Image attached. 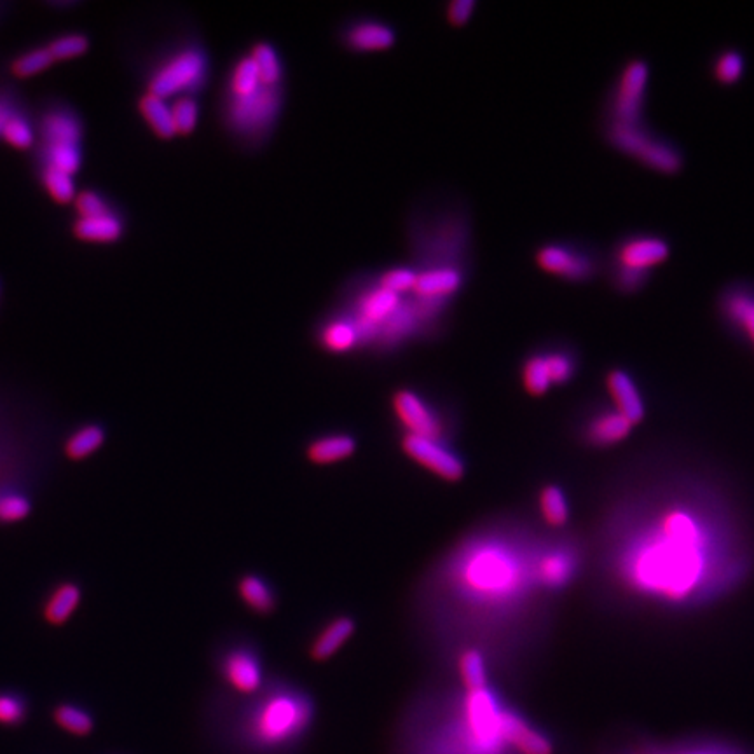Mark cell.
<instances>
[{
    "instance_id": "obj_23",
    "label": "cell",
    "mask_w": 754,
    "mask_h": 754,
    "mask_svg": "<svg viewBox=\"0 0 754 754\" xmlns=\"http://www.w3.org/2000/svg\"><path fill=\"white\" fill-rule=\"evenodd\" d=\"M44 145H79L83 138L81 123L69 110H53L42 119Z\"/></svg>"
},
{
    "instance_id": "obj_32",
    "label": "cell",
    "mask_w": 754,
    "mask_h": 754,
    "mask_svg": "<svg viewBox=\"0 0 754 754\" xmlns=\"http://www.w3.org/2000/svg\"><path fill=\"white\" fill-rule=\"evenodd\" d=\"M320 343L325 350L343 353V351L357 348L360 339H358L357 329L353 327V323L348 318H339V320L323 325Z\"/></svg>"
},
{
    "instance_id": "obj_34",
    "label": "cell",
    "mask_w": 754,
    "mask_h": 754,
    "mask_svg": "<svg viewBox=\"0 0 754 754\" xmlns=\"http://www.w3.org/2000/svg\"><path fill=\"white\" fill-rule=\"evenodd\" d=\"M522 384H524V390L533 397L545 395L554 386L543 353H536L526 360V364L522 367Z\"/></svg>"
},
{
    "instance_id": "obj_30",
    "label": "cell",
    "mask_w": 754,
    "mask_h": 754,
    "mask_svg": "<svg viewBox=\"0 0 754 754\" xmlns=\"http://www.w3.org/2000/svg\"><path fill=\"white\" fill-rule=\"evenodd\" d=\"M53 720L58 727L63 728L69 734L90 735L95 730V718L93 714L84 709V707L72 704V702H62L53 709Z\"/></svg>"
},
{
    "instance_id": "obj_33",
    "label": "cell",
    "mask_w": 754,
    "mask_h": 754,
    "mask_svg": "<svg viewBox=\"0 0 754 754\" xmlns=\"http://www.w3.org/2000/svg\"><path fill=\"white\" fill-rule=\"evenodd\" d=\"M458 667L467 692H479L487 688L486 662L477 648H468L461 653Z\"/></svg>"
},
{
    "instance_id": "obj_45",
    "label": "cell",
    "mask_w": 754,
    "mask_h": 754,
    "mask_svg": "<svg viewBox=\"0 0 754 754\" xmlns=\"http://www.w3.org/2000/svg\"><path fill=\"white\" fill-rule=\"evenodd\" d=\"M49 53L56 60H70V58H76L88 51V39L83 35H63L60 39L51 42L49 46Z\"/></svg>"
},
{
    "instance_id": "obj_41",
    "label": "cell",
    "mask_w": 754,
    "mask_h": 754,
    "mask_svg": "<svg viewBox=\"0 0 754 754\" xmlns=\"http://www.w3.org/2000/svg\"><path fill=\"white\" fill-rule=\"evenodd\" d=\"M53 62H55V58L51 56L48 48L34 49L27 55L20 56L13 63V74L18 77H32L44 72L53 65Z\"/></svg>"
},
{
    "instance_id": "obj_5",
    "label": "cell",
    "mask_w": 754,
    "mask_h": 754,
    "mask_svg": "<svg viewBox=\"0 0 754 754\" xmlns=\"http://www.w3.org/2000/svg\"><path fill=\"white\" fill-rule=\"evenodd\" d=\"M280 103V86L262 84L252 95L229 96L227 121L243 137H262L275 123Z\"/></svg>"
},
{
    "instance_id": "obj_47",
    "label": "cell",
    "mask_w": 754,
    "mask_h": 754,
    "mask_svg": "<svg viewBox=\"0 0 754 754\" xmlns=\"http://www.w3.org/2000/svg\"><path fill=\"white\" fill-rule=\"evenodd\" d=\"M416 278H418V273H416V271L407 268H397L386 271V273L379 278V283H381L384 288L391 290V292L402 295L405 294V292H412V288L416 285Z\"/></svg>"
},
{
    "instance_id": "obj_44",
    "label": "cell",
    "mask_w": 754,
    "mask_h": 754,
    "mask_svg": "<svg viewBox=\"0 0 754 754\" xmlns=\"http://www.w3.org/2000/svg\"><path fill=\"white\" fill-rule=\"evenodd\" d=\"M0 137L6 140L7 144L13 145L16 149H28L32 142H34V133L30 124L23 119V117L14 114L9 121H7L4 130L0 133Z\"/></svg>"
},
{
    "instance_id": "obj_10",
    "label": "cell",
    "mask_w": 754,
    "mask_h": 754,
    "mask_svg": "<svg viewBox=\"0 0 754 754\" xmlns=\"http://www.w3.org/2000/svg\"><path fill=\"white\" fill-rule=\"evenodd\" d=\"M219 671L227 685L243 695L262 686V665L257 653L248 646L236 645L220 655Z\"/></svg>"
},
{
    "instance_id": "obj_15",
    "label": "cell",
    "mask_w": 754,
    "mask_h": 754,
    "mask_svg": "<svg viewBox=\"0 0 754 754\" xmlns=\"http://www.w3.org/2000/svg\"><path fill=\"white\" fill-rule=\"evenodd\" d=\"M606 388L613 400V409L620 412L632 425H638L645 419L646 405L641 397L638 384L634 383L631 374L622 369H611L606 376Z\"/></svg>"
},
{
    "instance_id": "obj_31",
    "label": "cell",
    "mask_w": 754,
    "mask_h": 754,
    "mask_svg": "<svg viewBox=\"0 0 754 754\" xmlns=\"http://www.w3.org/2000/svg\"><path fill=\"white\" fill-rule=\"evenodd\" d=\"M538 508L543 521L547 522L550 528H563L569 521L568 498L559 486L549 484L543 487L538 496Z\"/></svg>"
},
{
    "instance_id": "obj_14",
    "label": "cell",
    "mask_w": 754,
    "mask_h": 754,
    "mask_svg": "<svg viewBox=\"0 0 754 754\" xmlns=\"http://www.w3.org/2000/svg\"><path fill=\"white\" fill-rule=\"evenodd\" d=\"M576 554L569 545L552 547L535 559V580L545 589L566 587L576 573Z\"/></svg>"
},
{
    "instance_id": "obj_7",
    "label": "cell",
    "mask_w": 754,
    "mask_h": 754,
    "mask_svg": "<svg viewBox=\"0 0 754 754\" xmlns=\"http://www.w3.org/2000/svg\"><path fill=\"white\" fill-rule=\"evenodd\" d=\"M650 79V67L645 60L634 58L625 65L618 77L617 88L611 100L613 123H643L646 88Z\"/></svg>"
},
{
    "instance_id": "obj_1",
    "label": "cell",
    "mask_w": 754,
    "mask_h": 754,
    "mask_svg": "<svg viewBox=\"0 0 754 754\" xmlns=\"http://www.w3.org/2000/svg\"><path fill=\"white\" fill-rule=\"evenodd\" d=\"M727 543V531L707 508L671 498L620 533L615 571L625 589L648 601L699 603L737 575Z\"/></svg>"
},
{
    "instance_id": "obj_39",
    "label": "cell",
    "mask_w": 754,
    "mask_h": 754,
    "mask_svg": "<svg viewBox=\"0 0 754 754\" xmlns=\"http://www.w3.org/2000/svg\"><path fill=\"white\" fill-rule=\"evenodd\" d=\"M172 109L173 126L177 135H187L196 128L198 123V103L191 96H179L175 102L170 105Z\"/></svg>"
},
{
    "instance_id": "obj_12",
    "label": "cell",
    "mask_w": 754,
    "mask_h": 754,
    "mask_svg": "<svg viewBox=\"0 0 754 754\" xmlns=\"http://www.w3.org/2000/svg\"><path fill=\"white\" fill-rule=\"evenodd\" d=\"M83 601V585L76 580H62L46 592L41 603V618L53 629L69 624Z\"/></svg>"
},
{
    "instance_id": "obj_42",
    "label": "cell",
    "mask_w": 754,
    "mask_h": 754,
    "mask_svg": "<svg viewBox=\"0 0 754 754\" xmlns=\"http://www.w3.org/2000/svg\"><path fill=\"white\" fill-rule=\"evenodd\" d=\"M744 72V56L739 51H723L714 62V76L720 83L732 84L739 81Z\"/></svg>"
},
{
    "instance_id": "obj_13",
    "label": "cell",
    "mask_w": 754,
    "mask_h": 754,
    "mask_svg": "<svg viewBox=\"0 0 754 754\" xmlns=\"http://www.w3.org/2000/svg\"><path fill=\"white\" fill-rule=\"evenodd\" d=\"M669 243L659 236H636L622 241L615 254L617 266L652 271L669 257Z\"/></svg>"
},
{
    "instance_id": "obj_35",
    "label": "cell",
    "mask_w": 754,
    "mask_h": 754,
    "mask_svg": "<svg viewBox=\"0 0 754 754\" xmlns=\"http://www.w3.org/2000/svg\"><path fill=\"white\" fill-rule=\"evenodd\" d=\"M261 74L252 56L241 58L229 79V96H248L262 86Z\"/></svg>"
},
{
    "instance_id": "obj_20",
    "label": "cell",
    "mask_w": 754,
    "mask_h": 754,
    "mask_svg": "<svg viewBox=\"0 0 754 754\" xmlns=\"http://www.w3.org/2000/svg\"><path fill=\"white\" fill-rule=\"evenodd\" d=\"M355 629H357V624L351 617H337L330 620L329 624L316 634V638L309 646V657L315 662L332 659L346 645V641L355 634Z\"/></svg>"
},
{
    "instance_id": "obj_27",
    "label": "cell",
    "mask_w": 754,
    "mask_h": 754,
    "mask_svg": "<svg viewBox=\"0 0 754 754\" xmlns=\"http://www.w3.org/2000/svg\"><path fill=\"white\" fill-rule=\"evenodd\" d=\"M74 233L79 240L112 243L123 234V224L114 213L107 212L98 217L77 220Z\"/></svg>"
},
{
    "instance_id": "obj_22",
    "label": "cell",
    "mask_w": 754,
    "mask_h": 754,
    "mask_svg": "<svg viewBox=\"0 0 754 754\" xmlns=\"http://www.w3.org/2000/svg\"><path fill=\"white\" fill-rule=\"evenodd\" d=\"M107 442V428L102 423H86L77 426L76 430L63 439L62 451L70 461L88 460L93 454L102 449Z\"/></svg>"
},
{
    "instance_id": "obj_4",
    "label": "cell",
    "mask_w": 754,
    "mask_h": 754,
    "mask_svg": "<svg viewBox=\"0 0 754 754\" xmlns=\"http://www.w3.org/2000/svg\"><path fill=\"white\" fill-rule=\"evenodd\" d=\"M606 138L615 149L660 173H676L683 166V156L676 145L655 135L643 123L624 124L611 121Z\"/></svg>"
},
{
    "instance_id": "obj_46",
    "label": "cell",
    "mask_w": 754,
    "mask_h": 754,
    "mask_svg": "<svg viewBox=\"0 0 754 754\" xmlns=\"http://www.w3.org/2000/svg\"><path fill=\"white\" fill-rule=\"evenodd\" d=\"M648 278H650V271L624 268V266H617V268H615V273H613V283H615V287H617L620 292H624V294L638 292V290L645 287Z\"/></svg>"
},
{
    "instance_id": "obj_48",
    "label": "cell",
    "mask_w": 754,
    "mask_h": 754,
    "mask_svg": "<svg viewBox=\"0 0 754 754\" xmlns=\"http://www.w3.org/2000/svg\"><path fill=\"white\" fill-rule=\"evenodd\" d=\"M76 208L79 212V219H90V217H98V215L110 212L109 206L103 201L102 196L91 191L83 192L77 198Z\"/></svg>"
},
{
    "instance_id": "obj_29",
    "label": "cell",
    "mask_w": 754,
    "mask_h": 754,
    "mask_svg": "<svg viewBox=\"0 0 754 754\" xmlns=\"http://www.w3.org/2000/svg\"><path fill=\"white\" fill-rule=\"evenodd\" d=\"M34 510L32 491L28 489H9L0 493V524L11 526L25 521Z\"/></svg>"
},
{
    "instance_id": "obj_28",
    "label": "cell",
    "mask_w": 754,
    "mask_h": 754,
    "mask_svg": "<svg viewBox=\"0 0 754 754\" xmlns=\"http://www.w3.org/2000/svg\"><path fill=\"white\" fill-rule=\"evenodd\" d=\"M140 110H142L145 121L149 123V126L159 138L170 140L177 135L175 126H173L172 109H170L166 100L147 93L140 100Z\"/></svg>"
},
{
    "instance_id": "obj_17",
    "label": "cell",
    "mask_w": 754,
    "mask_h": 754,
    "mask_svg": "<svg viewBox=\"0 0 754 754\" xmlns=\"http://www.w3.org/2000/svg\"><path fill=\"white\" fill-rule=\"evenodd\" d=\"M613 754H749L737 744L727 741H713V739H699V741H683L676 744H653V742H639L627 748L620 749Z\"/></svg>"
},
{
    "instance_id": "obj_16",
    "label": "cell",
    "mask_w": 754,
    "mask_h": 754,
    "mask_svg": "<svg viewBox=\"0 0 754 754\" xmlns=\"http://www.w3.org/2000/svg\"><path fill=\"white\" fill-rule=\"evenodd\" d=\"M503 737L508 748H515L521 754H552L554 751L547 735L510 709L503 711Z\"/></svg>"
},
{
    "instance_id": "obj_49",
    "label": "cell",
    "mask_w": 754,
    "mask_h": 754,
    "mask_svg": "<svg viewBox=\"0 0 754 754\" xmlns=\"http://www.w3.org/2000/svg\"><path fill=\"white\" fill-rule=\"evenodd\" d=\"M473 9H475V2L473 0H456V2H453L449 6V14L447 16H449V21L453 25L460 27V25L467 23L468 18L472 16Z\"/></svg>"
},
{
    "instance_id": "obj_9",
    "label": "cell",
    "mask_w": 754,
    "mask_h": 754,
    "mask_svg": "<svg viewBox=\"0 0 754 754\" xmlns=\"http://www.w3.org/2000/svg\"><path fill=\"white\" fill-rule=\"evenodd\" d=\"M391 407L398 423L404 426L405 433L432 440H442L444 437V425L439 414L416 391H395Z\"/></svg>"
},
{
    "instance_id": "obj_2",
    "label": "cell",
    "mask_w": 754,
    "mask_h": 754,
    "mask_svg": "<svg viewBox=\"0 0 754 754\" xmlns=\"http://www.w3.org/2000/svg\"><path fill=\"white\" fill-rule=\"evenodd\" d=\"M531 576L515 550L496 543L475 547L460 568L463 589L484 603L512 599Z\"/></svg>"
},
{
    "instance_id": "obj_50",
    "label": "cell",
    "mask_w": 754,
    "mask_h": 754,
    "mask_svg": "<svg viewBox=\"0 0 754 754\" xmlns=\"http://www.w3.org/2000/svg\"><path fill=\"white\" fill-rule=\"evenodd\" d=\"M13 116V109H11L9 105H6V103L0 102V133H2V130H4V126H6L7 121H9V119H11V117Z\"/></svg>"
},
{
    "instance_id": "obj_36",
    "label": "cell",
    "mask_w": 754,
    "mask_h": 754,
    "mask_svg": "<svg viewBox=\"0 0 754 754\" xmlns=\"http://www.w3.org/2000/svg\"><path fill=\"white\" fill-rule=\"evenodd\" d=\"M42 158L44 168H55L67 175H74L83 161L79 145H44Z\"/></svg>"
},
{
    "instance_id": "obj_19",
    "label": "cell",
    "mask_w": 754,
    "mask_h": 754,
    "mask_svg": "<svg viewBox=\"0 0 754 754\" xmlns=\"http://www.w3.org/2000/svg\"><path fill=\"white\" fill-rule=\"evenodd\" d=\"M632 426L634 425L631 421L625 419L620 412L615 409H604L590 419L585 435L592 446L610 447L627 439Z\"/></svg>"
},
{
    "instance_id": "obj_18",
    "label": "cell",
    "mask_w": 754,
    "mask_h": 754,
    "mask_svg": "<svg viewBox=\"0 0 754 754\" xmlns=\"http://www.w3.org/2000/svg\"><path fill=\"white\" fill-rule=\"evenodd\" d=\"M460 269L453 266H437V268L425 269L418 273L416 285L412 292L419 301L437 302L446 304L447 297L453 295L461 287Z\"/></svg>"
},
{
    "instance_id": "obj_21",
    "label": "cell",
    "mask_w": 754,
    "mask_h": 754,
    "mask_svg": "<svg viewBox=\"0 0 754 754\" xmlns=\"http://www.w3.org/2000/svg\"><path fill=\"white\" fill-rule=\"evenodd\" d=\"M357 440L348 433H332L323 435L309 442L306 447V458L313 465H334L339 461L348 460L357 451Z\"/></svg>"
},
{
    "instance_id": "obj_40",
    "label": "cell",
    "mask_w": 754,
    "mask_h": 754,
    "mask_svg": "<svg viewBox=\"0 0 754 754\" xmlns=\"http://www.w3.org/2000/svg\"><path fill=\"white\" fill-rule=\"evenodd\" d=\"M44 186L48 189L51 198L58 203H70L76 196V187L72 175L55 170V168H44L42 172Z\"/></svg>"
},
{
    "instance_id": "obj_11",
    "label": "cell",
    "mask_w": 754,
    "mask_h": 754,
    "mask_svg": "<svg viewBox=\"0 0 754 754\" xmlns=\"http://www.w3.org/2000/svg\"><path fill=\"white\" fill-rule=\"evenodd\" d=\"M536 264L552 275L563 276L571 282H583L596 271L589 255L564 245H545L536 252Z\"/></svg>"
},
{
    "instance_id": "obj_8",
    "label": "cell",
    "mask_w": 754,
    "mask_h": 754,
    "mask_svg": "<svg viewBox=\"0 0 754 754\" xmlns=\"http://www.w3.org/2000/svg\"><path fill=\"white\" fill-rule=\"evenodd\" d=\"M400 446L414 463L437 475L439 479L460 482L465 477V463L458 454L447 449L442 440L425 439L404 433Z\"/></svg>"
},
{
    "instance_id": "obj_24",
    "label": "cell",
    "mask_w": 754,
    "mask_h": 754,
    "mask_svg": "<svg viewBox=\"0 0 754 754\" xmlns=\"http://www.w3.org/2000/svg\"><path fill=\"white\" fill-rule=\"evenodd\" d=\"M721 311L728 322L741 330L754 344V294L748 290H732L723 295Z\"/></svg>"
},
{
    "instance_id": "obj_3",
    "label": "cell",
    "mask_w": 754,
    "mask_h": 754,
    "mask_svg": "<svg viewBox=\"0 0 754 754\" xmlns=\"http://www.w3.org/2000/svg\"><path fill=\"white\" fill-rule=\"evenodd\" d=\"M311 720V700L302 693L282 690L257 704L254 713L247 718L245 732L248 739L261 748H278L301 737Z\"/></svg>"
},
{
    "instance_id": "obj_38",
    "label": "cell",
    "mask_w": 754,
    "mask_h": 754,
    "mask_svg": "<svg viewBox=\"0 0 754 754\" xmlns=\"http://www.w3.org/2000/svg\"><path fill=\"white\" fill-rule=\"evenodd\" d=\"M252 60L257 65V70L261 74V81L268 86H280L282 83V63L278 60L273 46L268 42H261L252 49Z\"/></svg>"
},
{
    "instance_id": "obj_26",
    "label": "cell",
    "mask_w": 754,
    "mask_h": 754,
    "mask_svg": "<svg viewBox=\"0 0 754 754\" xmlns=\"http://www.w3.org/2000/svg\"><path fill=\"white\" fill-rule=\"evenodd\" d=\"M238 596H240L241 603L254 613L269 615V613L275 611V592L269 587L266 580H262L261 576H241L240 582H238Z\"/></svg>"
},
{
    "instance_id": "obj_25",
    "label": "cell",
    "mask_w": 754,
    "mask_h": 754,
    "mask_svg": "<svg viewBox=\"0 0 754 754\" xmlns=\"http://www.w3.org/2000/svg\"><path fill=\"white\" fill-rule=\"evenodd\" d=\"M395 41V34L390 27L377 21H362L348 30L346 42L357 51H376V49L390 48Z\"/></svg>"
},
{
    "instance_id": "obj_6",
    "label": "cell",
    "mask_w": 754,
    "mask_h": 754,
    "mask_svg": "<svg viewBox=\"0 0 754 754\" xmlns=\"http://www.w3.org/2000/svg\"><path fill=\"white\" fill-rule=\"evenodd\" d=\"M208 62L201 49L186 48L166 60L151 81L149 93L159 98H179L180 93L184 96L187 91L198 90L205 83Z\"/></svg>"
},
{
    "instance_id": "obj_37",
    "label": "cell",
    "mask_w": 754,
    "mask_h": 754,
    "mask_svg": "<svg viewBox=\"0 0 754 754\" xmlns=\"http://www.w3.org/2000/svg\"><path fill=\"white\" fill-rule=\"evenodd\" d=\"M28 699L16 690H0V725L20 727L28 718Z\"/></svg>"
},
{
    "instance_id": "obj_43",
    "label": "cell",
    "mask_w": 754,
    "mask_h": 754,
    "mask_svg": "<svg viewBox=\"0 0 754 754\" xmlns=\"http://www.w3.org/2000/svg\"><path fill=\"white\" fill-rule=\"evenodd\" d=\"M543 355H545V362L549 367L552 384L566 383L575 374V360L568 351H547Z\"/></svg>"
}]
</instances>
